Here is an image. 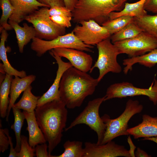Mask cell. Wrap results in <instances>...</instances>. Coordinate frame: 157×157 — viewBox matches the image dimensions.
I'll return each instance as SVG.
<instances>
[{"mask_svg":"<svg viewBox=\"0 0 157 157\" xmlns=\"http://www.w3.org/2000/svg\"><path fill=\"white\" fill-rule=\"evenodd\" d=\"M134 22L143 31L149 34L157 41V14H147L141 17H134Z\"/></svg>","mask_w":157,"mask_h":157,"instance_id":"25","label":"cell"},{"mask_svg":"<svg viewBox=\"0 0 157 157\" xmlns=\"http://www.w3.org/2000/svg\"><path fill=\"white\" fill-rule=\"evenodd\" d=\"M4 130L6 134L8 136L9 141L10 149L9 155L8 156L9 157H18V152L16 151L13 147V143L12 140V138L9 135L8 129L7 128H5L4 129Z\"/></svg>","mask_w":157,"mask_h":157,"instance_id":"38","label":"cell"},{"mask_svg":"<svg viewBox=\"0 0 157 157\" xmlns=\"http://www.w3.org/2000/svg\"><path fill=\"white\" fill-rule=\"evenodd\" d=\"M32 87L28 86L24 92L20 100L15 103L13 106L28 113L35 111L37 106L38 102L40 96H36L32 93Z\"/></svg>","mask_w":157,"mask_h":157,"instance_id":"23","label":"cell"},{"mask_svg":"<svg viewBox=\"0 0 157 157\" xmlns=\"http://www.w3.org/2000/svg\"><path fill=\"white\" fill-rule=\"evenodd\" d=\"M134 17L129 16H120L113 19H109L101 26L105 28L112 35L119 31L129 23L134 21Z\"/></svg>","mask_w":157,"mask_h":157,"instance_id":"29","label":"cell"},{"mask_svg":"<svg viewBox=\"0 0 157 157\" xmlns=\"http://www.w3.org/2000/svg\"><path fill=\"white\" fill-rule=\"evenodd\" d=\"M96 46L98 57L90 72L95 68L98 69L99 74L97 79L99 82L108 72L119 73L122 72V68L117 60V56L120 53L117 47L112 42L110 38L103 40Z\"/></svg>","mask_w":157,"mask_h":157,"instance_id":"6","label":"cell"},{"mask_svg":"<svg viewBox=\"0 0 157 157\" xmlns=\"http://www.w3.org/2000/svg\"><path fill=\"white\" fill-rule=\"evenodd\" d=\"M35 155L37 157H53L47 150L48 145L46 143L38 144L35 147Z\"/></svg>","mask_w":157,"mask_h":157,"instance_id":"34","label":"cell"},{"mask_svg":"<svg viewBox=\"0 0 157 157\" xmlns=\"http://www.w3.org/2000/svg\"><path fill=\"white\" fill-rule=\"evenodd\" d=\"M104 96L89 101L83 111L65 129V131L78 124H86L96 133L97 136L96 143L100 144L104 138L106 125L100 116L99 110L101 104L104 101Z\"/></svg>","mask_w":157,"mask_h":157,"instance_id":"5","label":"cell"},{"mask_svg":"<svg viewBox=\"0 0 157 157\" xmlns=\"http://www.w3.org/2000/svg\"><path fill=\"white\" fill-rule=\"evenodd\" d=\"M61 100H54L35 110L38 124L48 142V151L51 155L60 142L67 122L68 111Z\"/></svg>","mask_w":157,"mask_h":157,"instance_id":"1","label":"cell"},{"mask_svg":"<svg viewBox=\"0 0 157 157\" xmlns=\"http://www.w3.org/2000/svg\"><path fill=\"white\" fill-rule=\"evenodd\" d=\"M142 140H149L153 141L157 144V136L143 138Z\"/></svg>","mask_w":157,"mask_h":157,"instance_id":"42","label":"cell"},{"mask_svg":"<svg viewBox=\"0 0 157 157\" xmlns=\"http://www.w3.org/2000/svg\"><path fill=\"white\" fill-rule=\"evenodd\" d=\"M72 31L77 38L85 44L96 45L103 40L110 37L111 35L104 27L94 21H83L79 23Z\"/></svg>","mask_w":157,"mask_h":157,"instance_id":"11","label":"cell"},{"mask_svg":"<svg viewBox=\"0 0 157 157\" xmlns=\"http://www.w3.org/2000/svg\"><path fill=\"white\" fill-rule=\"evenodd\" d=\"M143 109V106L138 101L129 99L124 111L117 117L111 119L107 114L101 117L106 124V129L100 144H105L120 136L129 135L127 130L129 120L133 115L141 113Z\"/></svg>","mask_w":157,"mask_h":157,"instance_id":"4","label":"cell"},{"mask_svg":"<svg viewBox=\"0 0 157 157\" xmlns=\"http://www.w3.org/2000/svg\"><path fill=\"white\" fill-rule=\"evenodd\" d=\"M23 112L27 122L26 130L28 132V141L30 146L35 148L38 144L46 143L47 141L38 123L35 111L28 113L23 110Z\"/></svg>","mask_w":157,"mask_h":157,"instance_id":"18","label":"cell"},{"mask_svg":"<svg viewBox=\"0 0 157 157\" xmlns=\"http://www.w3.org/2000/svg\"><path fill=\"white\" fill-rule=\"evenodd\" d=\"M93 46L84 44L79 40L72 31L58 36L50 40H47L37 37L32 40L31 49L40 57L48 51L58 48L74 49L82 51L92 52Z\"/></svg>","mask_w":157,"mask_h":157,"instance_id":"7","label":"cell"},{"mask_svg":"<svg viewBox=\"0 0 157 157\" xmlns=\"http://www.w3.org/2000/svg\"><path fill=\"white\" fill-rule=\"evenodd\" d=\"M9 1L14 8V11L9 20L19 24L25 20L27 16L39 9V8L47 7L36 0H9Z\"/></svg>","mask_w":157,"mask_h":157,"instance_id":"15","label":"cell"},{"mask_svg":"<svg viewBox=\"0 0 157 157\" xmlns=\"http://www.w3.org/2000/svg\"><path fill=\"white\" fill-rule=\"evenodd\" d=\"M48 13L49 16L54 15H61L72 17V12L65 6H55L49 8Z\"/></svg>","mask_w":157,"mask_h":157,"instance_id":"32","label":"cell"},{"mask_svg":"<svg viewBox=\"0 0 157 157\" xmlns=\"http://www.w3.org/2000/svg\"><path fill=\"white\" fill-rule=\"evenodd\" d=\"M113 44L120 54H126L130 57L143 55L157 48V41L144 31L133 38Z\"/></svg>","mask_w":157,"mask_h":157,"instance_id":"10","label":"cell"},{"mask_svg":"<svg viewBox=\"0 0 157 157\" xmlns=\"http://www.w3.org/2000/svg\"><path fill=\"white\" fill-rule=\"evenodd\" d=\"M154 83L153 82L147 88L136 87L127 82L112 84L107 89L104 101L114 98L144 95L147 96L156 105L157 104V80L154 79Z\"/></svg>","mask_w":157,"mask_h":157,"instance_id":"9","label":"cell"},{"mask_svg":"<svg viewBox=\"0 0 157 157\" xmlns=\"http://www.w3.org/2000/svg\"><path fill=\"white\" fill-rule=\"evenodd\" d=\"M35 148L30 146L27 137L21 135V147L18 157H33L36 156Z\"/></svg>","mask_w":157,"mask_h":157,"instance_id":"31","label":"cell"},{"mask_svg":"<svg viewBox=\"0 0 157 157\" xmlns=\"http://www.w3.org/2000/svg\"><path fill=\"white\" fill-rule=\"evenodd\" d=\"M9 141L4 130L0 128V152L3 153L8 148Z\"/></svg>","mask_w":157,"mask_h":157,"instance_id":"35","label":"cell"},{"mask_svg":"<svg viewBox=\"0 0 157 157\" xmlns=\"http://www.w3.org/2000/svg\"><path fill=\"white\" fill-rule=\"evenodd\" d=\"M99 83L97 78L72 67L65 71L61 78L60 99L69 109L79 107L87 97L93 94Z\"/></svg>","mask_w":157,"mask_h":157,"instance_id":"2","label":"cell"},{"mask_svg":"<svg viewBox=\"0 0 157 157\" xmlns=\"http://www.w3.org/2000/svg\"><path fill=\"white\" fill-rule=\"evenodd\" d=\"M0 6L2 12L0 19V31L3 29L6 31L13 29L8 20L14 11L13 7L9 0H0Z\"/></svg>","mask_w":157,"mask_h":157,"instance_id":"30","label":"cell"},{"mask_svg":"<svg viewBox=\"0 0 157 157\" xmlns=\"http://www.w3.org/2000/svg\"><path fill=\"white\" fill-rule=\"evenodd\" d=\"M146 0H140L133 3L126 2L124 8L121 11L113 12L109 16L111 20L123 16H129L134 17H141L147 15V11L144 9Z\"/></svg>","mask_w":157,"mask_h":157,"instance_id":"21","label":"cell"},{"mask_svg":"<svg viewBox=\"0 0 157 157\" xmlns=\"http://www.w3.org/2000/svg\"><path fill=\"white\" fill-rule=\"evenodd\" d=\"M13 76L6 74L5 77L0 84V115L2 118L6 117L10 102L8 96Z\"/></svg>","mask_w":157,"mask_h":157,"instance_id":"24","label":"cell"},{"mask_svg":"<svg viewBox=\"0 0 157 157\" xmlns=\"http://www.w3.org/2000/svg\"><path fill=\"white\" fill-rule=\"evenodd\" d=\"M136 63L149 68L157 64V48L143 55L124 59L123 64L125 66L123 70L124 74H127Z\"/></svg>","mask_w":157,"mask_h":157,"instance_id":"20","label":"cell"},{"mask_svg":"<svg viewBox=\"0 0 157 157\" xmlns=\"http://www.w3.org/2000/svg\"><path fill=\"white\" fill-rule=\"evenodd\" d=\"M8 23L15 31L19 51L20 53H22L25 46L36 37V30L33 26H29L25 23L23 24V27L11 20H9Z\"/></svg>","mask_w":157,"mask_h":157,"instance_id":"19","label":"cell"},{"mask_svg":"<svg viewBox=\"0 0 157 157\" xmlns=\"http://www.w3.org/2000/svg\"><path fill=\"white\" fill-rule=\"evenodd\" d=\"M65 7L71 11L74 9L78 0H63Z\"/></svg>","mask_w":157,"mask_h":157,"instance_id":"39","label":"cell"},{"mask_svg":"<svg viewBox=\"0 0 157 157\" xmlns=\"http://www.w3.org/2000/svg\"><path fill=\"white\" fill-rule=\"evenodd\" d=\"M135 157H150L151 156L149 155L144 150L141 149L139 147H138L135 153Z\"/></svg>","mask_w":157,"mask_h":157,"instance_id":"41","label":"cell"},{"mask_svg":"<svg viewBox=\"0 0 157 157\" xmlns=\"http://www.w3.org/2000/svg\"><path fill=\"white\" fill-rule=\"evenodd\" d=\"M51 50L59 56L67 59L73 67L81 71L87 73L92 67V57L83 51L65 48H56Z\"/></svg>","mask_w":157,"mask_h":157,"instance_id":"14","label":"cell"},{"mask_svg":"<svg viewBox=\"0 0 157 157\" xmlns=\"http://www.w3.org/2000/svg\"><path fill=\"white\" fill-rule=\"evenodd\" d=\"M7 31L3 29L1 32L0 42V59L3 62L2 65L6 72L12 76H18L21 78L27 76L26 72L24 70L19 71L14 68L10 63L7 56V49L5 42L8 35Z\"/></svg>","mask_w":157,"mask_h":157,"instance_id":"22","label":"cell"},{"mask_svg":"<svg viewBox=\"0 0 157 157\" xmlns=\"http://www.w3.org/2000/svg\"><path fill=\"white\" fill-rule=\"evenodd\" d=\"M127 142L130 146V149L129 150L131 157H135V150L136 148V146L133 143L130 136H129L127 138Z\"/></svg>","mask_w":157,"mask_h":157,"instance_id":"40","label":"cell"},{"mask_svg":"<svg viewBox=\"0 0 157 157\" xmlns=\"http://www.w3.org/2000/svg\"><path fill=\"white\" fill-rule=\"evenodd\" d=\"M35 76L31 74L21 78L15 76L11 81L10 91V102L8 107L6 121H8L9 116L10 110L17 99L21 94L24 92L35 80Z\"/></svg>","mask_w":157,"mask_h":157,"instance_id":"17","label":"cell"},{"mask_svg":"<svg viewBox=\"0 0 157 157\" xmlns=\"http://www.w3.org/2000/svg\"><path fill=\"white\" fill-rule=\"evenodd\" d=\"M128 0H78L72 12V20L79 23L92 20L101 25L109 20L111 13L122 10Z\"/></svg>","mask_w":157,"mask_h":157,"instance_id":"3","label":"cell"},{"mask_svg":"<svg viewBox=\"0 0 157 157\" xmlns=\"http://www.w3.org/2000/svg\"><path fill=\"white\" fill-rule=\"evenodd\" d=\"M50 8L55 6H65L63 0H36Z\"/></svg>","mask_w":157,"mask_h":157,"instance_id":"37","label":"cell"},{"mask_svg":"<svg viewBox=\"0 0 157 157\" xmlns=\"http://www.w3.org/2000/svg\"><path fill=\"white\" fill-rule=\"evenodd\" d=\"M50 19L57 24L63 27L69 28L72 26V17L61 15H54L49 16Z\"/></svg>","mask_w":157,"mask_h":157,"instance_id":"33","label":"cell"},{"mask_svg":"<svg viewBox=\"0 0 157 157\" xmlns=\"http://www.w3.org/2000/svg\"><path fill=\"white\" fill-rule=\"evenodd\" d=\"M144 8L147 12L157 14V0H146Z\"/></svg>","mask_w":157,"mask_h":157,"instance_id":"36","label":"cell"},{"mask_svg":"<svg viewBox=\"0 0 157 157\" xmlns=\"http://www.w3.org/2000/svg\"><path fill=\"white\" fill-rule=\"evenodd\" d=\"M49 8L41 7L25 19L33 24L36 31V37L47 40L54 39L65 35L66 32L65 28L57 24L50 19L48 13Z\"/></svg>","mask_w":157,"mask_h":157,"instance_id":"8","label":"cell"},{"mask_svg":"<svg viewBox=\"0 0 157 157\" xmlns=\"http://www.w3.org/2000/svg\"><path fill=\"white\" fill-rule=\"evenodd\" d=\"M142 121L138 125L128 128L129 135L134 139L157 136V117H152L147 114L142 116Z\"/></svg>","mask_w":157,"mask_h":157,"instance_id":"16","label":"cell"},{"mask_svg":"<svg viewBox=\"0 0 157 157\" xmlns=\"http://www.w3.org/2000/svg\"><path fill=\"white\" fill-rule=\"evenodd\" d=\"M12 109L14 117L13 124L11 126L15 133L16 143L15 149L17 152L19 151L21 147V131L25 117L24 113L21 109L13 106Z\"/></svg>","mask_w":157,"mask_h":157,"instance_id":"27","label":"cell"},{"mask_svg":"<svg viewBox=\"0 0 157 157\" xmlns=\"http://www.w3.org/2000/svg\"><path fill=\"white\" fill-rule=\"evenodd\" d=\"M143 31L142 29L133 21L129 23L119 31L111 35L110 38L112 42L114 43L135 37Z\"/></svg>","mask_w":157,"mask_h":157,"instance_id":"26","label":"cell"},{"mask_svg":"<svg viewBox=\"0 0 157 157\" xmlns=\"http://www.w3.org/2000/svg\"><path fill=\"white\" fill-rule=\"evenodd\" d=\"M50 54L56 61L58 68L54 81L49 90L38 99L37 106H41L51 101L60 99L59 88L61 78L64 72L68 68L73 67L69 62L64 61L61 57L51 50L49 51Z\"/></svg>","mask_w":157,"mask_h":157,"instance_id":"13","label":"cell"},{"mask_svg":"<svg viewBox=\"0 0 157 157\" xmlns=\"http://www.w3.org/2000/svg\"><path fill=\"white\" fill-rule=\"evenodd\" d=\"M82 145L81 141L68 140L63 144V152L53 157H84V150Z\"/></svg>","mask_w":157,"mask_h":157,"instance_id":"28","label":"cell"},{"mask_svg":"<svg viewBox=\"0 0 157 157\" xmlns=\"http://www.w3.org/2000/svg\"><path fill=\"white\" fill-rule=\"evenodd\" d=\"M84 157H131L129 150L112 140L103 144L84 143Z\"/></svg>","mask_w":157,"mask_h":157,"instance_id":"12","label":"cell"}]
</instances>
